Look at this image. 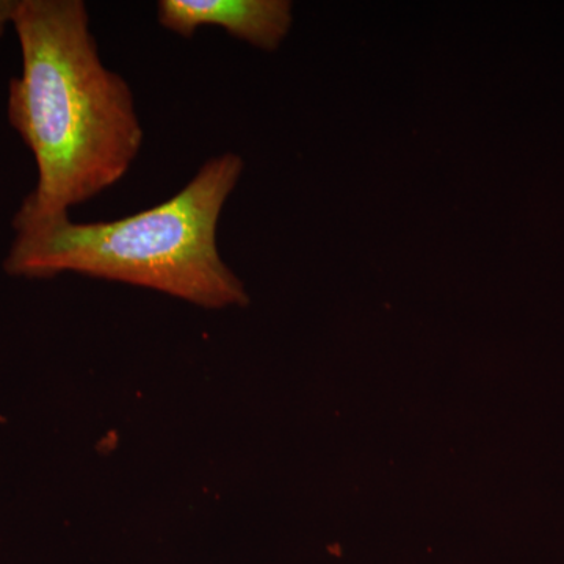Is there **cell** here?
Masks as SVG:
<instances>
[{
    "label": "cell",
    "mask_w": 564,
    "mask_h": 564,
    "mask_svg": "<svg viewBox=\"0 0 564 564\" xmlns=\"http://www.w3.org/2000/svg\"><path fill=\"white\" fill-rule=\"evenodd\" d=\"M22 70L7 113L35 159L39 180L20 217L69 215L128 174L143 128L128 82L104 65L82 0H18Z\"/></svg>",
    "instance_id": "obj_1"
},
{
    "label": "cell",
    "mask_w": 564,
    "mask_h": 564,
    "mask_svg": "<svg viewBox=\"0 0 564 564\" xmlns=\"http://www.w3.org/2000/svg\"><path fill=\"white\" fill-rule=\"evenodd\" d=\"M242 173V158L234 152L207 159L172 198L120 220L14 215L6 272L31 280L77 273L152 289L204 310L245 306L247 291L217 243L223 207Z\"/></svg>",
    "instance_id": "obj_2"
},
{
    "label": "cell",
    "mask_w": 564,
    "mask_h": 564,
    "mask_svg": "<svg viewBox=\"0 0 564 564\" xmlns=\"http://www.w3.org/2000/svg\"><path fill=\"white\" fill-rule=\"evenodd\" d=\"M158 20L163 29L192 39L198 29L220 28L259 50L273 52L292 28L288 0H161Z\"/></svg>",
    "instance_id": "obj_3"
},
{
    "label": "cell",
    "mask_w": 564,
    "mask_h": 564,
    "mask_svg": "<svg viewBox=\"0 0 564 564\" xmlns=\"http://www.w3.org/2000/svg\"><path fill=\"white\" fill-rule=\"evenodd\" d=\"M17 6L18 0H0V36L3 35L9 25L13 24Z\"/></svg>",
    "instance_id": "obj_4"
}]
</instances>
